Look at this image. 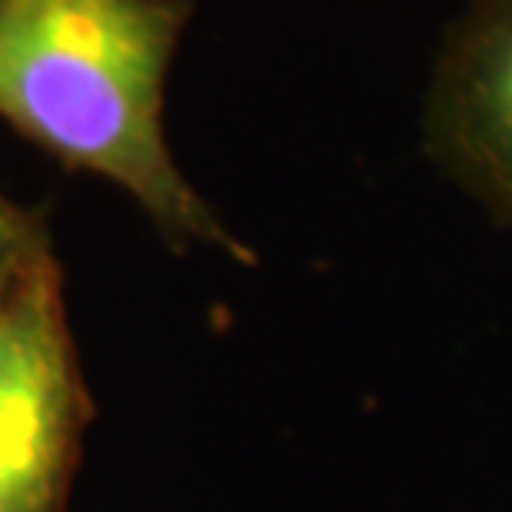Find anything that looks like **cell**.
I'll return each mask as SVG.
<instances>
[{
    "label": "cell",
    "instance_id": "obj_1",
    "mask_svg": "<svg viewBox=\"0 0 512 512\" xmlns=\"http://www.w3.org/2000/svg\"><path fill=\"white\" fill-rule=\"evenodd\" d=\"M193 0H0V120L70 170L114 183L177 250L256 253L180 170L167 84Z\"/></svg>",
    "mask_w": 512,
    "mask_h": 512
},
{
    "label": "cell",
    "instance_id": "obj_2",
    "mask_svg": "<svg viewBox=\"0 0 512 512\" xmlns=\"http://www.w3.org/2000/svg\"><path fill=\"white\" fill-rule=\"evenodd\" d=\"M80 429V383L54 256L0 310V512H57Z\"/></svg>",
    "mask_w": 512,
    "mask_h": 512
},
{
    "label": "cell",
    "instance_id": "obj_3",
    "mask_svg": "<svg viewBox=\"0 0 512 512\" xmlns=\"http://www.w3.org/2000/svg\"><path fill=\"white\" fill-rule=\"evenodd\" d=\"M429 160L512 227V0H463L423 100Z\"/></svg>",
    "mask_w": 512,
    "mask_h": 512
},
{
    "label": "cell",
    "instance_id": "obj_4",
    "mask_svg": "<svg viewBox=\"0 0 512 512\" xmlns=\"http://www.w3.org/2000/svg\"><path fill=\"white\" fill-rule=\"evenodd\" d=\"M37 250H50L44 223L30 210L17 207L14 200H7L4 193H0V260H4V256L37 253Z\"/></svg>",
    "mask_w": 512,
    "mask_h": 512
},
{
    "label": "cell",
    "instance_id": "obj_5",
    "mask_svg": "<svg viewBox=\"0 0 512 512\" xmlns=\"http://www.w3.org/2000/svg\"><path fill=\"white\" fill-rule=\"evenodd\" d=\"M40 253H47V250H37V253H24V256H4L0 260V310H4V303H7V296L14 293V286L17 280L24 276V270L30 263L37 260Z\"/></svg>",
    "mask_w": 512,
    "mask_h": 512
}]
</instances>
